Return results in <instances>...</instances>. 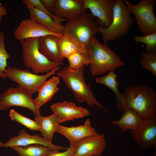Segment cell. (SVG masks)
Instances as JSON below:
<instances>
[{"mask_svg":"<svg viewBox=\"0 0 156 156\" xmlns=\"http://www.w3.org/2000/svg\"><path fill=\"white\" fill-rule=\"evenodd\" d=\"M35 120L38 125L39 131L41 132L43 138L48 142L52 143L53 134L56 132L60 124L56 114L53 113L47 117L41 115L36 116Z\"/></svg>","mask_w":156,"mask_h":156,"instance_id":"21","label":"cell"},{"mask_svg":"<svg viewBox=\"0 0 156 156\" xmlns=\"http://www.w3.org/2000/svg\"><path fill=\"white\" fill-rule=\"evenodd\" d=\"M58 47L61 57L66 58L70 55L77 52H84L87 49L67 33L63 32L58 38Z\"/></svg>","mask_w":156,"mask_h":156,"instance_id":"23","label":"cell"},{"mask_svg":"<svg viewBox=\"0 0 156 156\" xmlns=\"http://www.w3.org/2000/svg\"><path fill=\"white\" fill-rule=\"evenodd\" d=\"M85 12L82 0H57L54 15L71 21Z\"/></svg>","mask_w":156,"mask_h":156,"instance_id":"17","label":"cell"},{"mask_svg":"<svg viewBox=\"0 0 156 156\" xmlns=\"http://www.w3.org/2000/svg\"><path fill=\"white\" fill-rule=\"evenodd\" d=\"M9 116L12 120L22 124L31 130H40L38 125L36 121L23 116L14 109L10 110Z\"/></svg>","mask_w":156,"mask_h":156,"instance_id":"28","label":"cell"},{"mask_svg":"<svg viewBox=\"0 0 156 156\" xmlns=\"http://www.w3.org/2000/svg\"><path fill=\"white\" fill-rule=\"evenodd\" d=\"M60 68V66L57 67L49 72L40 75L32 73L28 70L7 66L5 74L6 77L17 83L19 88L32 95L38 92L47 79L55 74Z\"/></svg>","mask_w":156,"mask_h":156,"instance_id":"6","label":"cell"},{"mask_svg":"<svg viewBox=\"0 0 156 156\" xmlns=\"http://www.w3.org/2000/svg\"><path fill=\"white\" fill-rule=\"evenodd\" d=\"M140 64L143 69L156 77V51L143 52Z\"/></svg>","mask_w":156,"mask_h":156,"instance_id":"27","label":"cell"},{"mask_svg":"<svg viewBox=\"0 0 156 156\" xmlns=\"http://www.w3.org/2000/svg\"><path fill=\"white\" fill-rule=\"evenodd\" d=\"M25 6L29 12L30 18L44 26L54 33L59 34L64 32V25L56 22L46 13L36 8L29 5Z\"/></svg>","mask_w":156,"mask_h":156,"instance_id":"19","label":"cell"},{"mask_svg":"<svg viewBox=\"0 0 156 156\" xmlns=\"http://www.w3.org/2000/svg\"><path fill=\"white\" fill-rule=\"evenodd\" d=\"M84 70L82 67L77 71H71L66 66L56 74L72 91L77 102L81 103L85 102L89 106L92 107L95 105L107 111L94 97L90 85L86 83L83 76Z\"/></svg>","mask_w":156,"mask_h":156,"instance_id":"3","label":"cell"},{"mask_svg":"<svg viewBox=\"0 0 156 156\" xmlns=\"http://www.w3.org/2000/svg\"><path fill=\"white\" fill-rule=\"evenodd\" d=\"M133 39L136 43L145 44L146 52L156 51V32L146 35L135 36Z\"/></svg>","mask_w":156,"mask_h":156,"instance_id":"30","label":"cell"},{"mask_svg":"<svg viewBox=\"0 0 156 156\" xmlns=\"http://www.w3.org/2000/svg\"><path fill=\"white\" fill-rule=\"evenodd\" d=\"M35 144H42L52 150L58 151L66 150L68 148L54 145L46 141L38 134L31 135L23 129L20 130L18 135L12 137L7 142H0V147L12 148L15 146H27Z\"/></svg>","mask_w":156,"mask_h":156,"instance_id":"14","label":"cell"},{"mask_svg":"<svg viewBox=\"0 0 156 156\" xmlns=\"http://www.w3.org/2000/svg\"><path fill=\"white\" fill-rule=\"evenodd\" d=\"M56 132L64 136L69 141L70 144L75 145L79 140L86 137L97 135L95 129L91 126L90 120L87 119L83 125L67 127L60 124Z\"/></svg>","mask_w":156,"mask_h":156,"instance_id":"16","label":"cell"},{"mask_svg":"<svg viewBox=\"0 0 156 156\" xmlns=\"http://www.w3.org/2000/svg\"><path fill=\"white\" fill-rule=\"evenodd\" d=\"M69 62L68 69L76 71L84 66L90 65V62L87 51L77 52L69 55L67 58Z\"/></svg>","mask_w":156,"mask_h":156,"instance_id":"26","label":"cell"},{"mask_svg":"<svg viewBox=\"0 0 156 156\" xmlns=\"http://www.w3.org/2000/svg\"><path fill=\"white\" fill-rule=\"evenodd\" d=\"M153 156H156V153L155 152L154 153Z\"/></svg>","mask_w":156,"mask_h":156,"instance_id":"35","label":"cell"},{"mask_svg":"<svg viewBox=\"0 0 156 156\" xmlns=\"http://www.w3.org/2000/svg\"><path fill=\"white\" fill-rule=\"evenodd\" d=\"M59 151L53 150L47 156H73L75 152L74 145L70 144L69 147L63 152Z\"/></svg>","mask_w":156,"mask_h":156,"instance_id":"32","label":"cell"},{"mask_svg":"<svg viewBox=\"0 0 156 156\" xmlns=\"http://www.w3.org/2000/svg\"><path fill=\"white\" fill-rule=\"evenodd\" d=\"M32 95L19 87H10L0 95V109L5 110L13 106L26 108L36 116H41Z\"/></svg>","mask_w":156,"mask_h":156,"instance_id":"9","label":"cell"},{"mask_svg":"<svg viewBox=\"0 0 156 156\" xmlns=\"http://www.w3.org/2000/svg\"><path fill=\"white\" fill-rule=\"evenodd\" d=\"M134 142L142 149L151 150L156 146V116L144 120L142 125L131 131Z\"/></svg>","mask_w":156,"mask_h":156,"instance_id":"11","label":"cell"},{"mask_svg":"<svg viewBox=\"0 0 156 156\" xmlns=\"http://www.w3.org/2000/svg\"><path fill=\"white\" fill-rule=\"evenodd\" d=\"M59 37L53 35L38 38L39 50L49 60L56 62H63L58 47Z\"/></svg>","mask_w":156,"mask_h":156,"instance_id":"18","label":"cell"},{"mask_svg":"<svg viewBox=\"0 0 156 156\" xmlns=\"http://www.w3.org/2000/svg\"><path fill=\"white\" fill-rule=\"evenodd\" d=\"M84 10L89 9L94 18H98L96 22L99 26L106 29L112 23L113 10L115 0H82Z\"/></svg>","mask_w":156,"mask_h":156,"instance_id":"10","label":"cell"},{"mask_svg":"<svg viewBox=\"0 0 156 156\" xmlns=\"http://www.w3.org/2000/svg\"><path fill=\"white\" fill-rule=\"evenodd\" d=\"M90 60L89 69L92 77L101 75L123 66L120 56L109 47L101 44L94 36L87 48Z\"/></svg>","mask_w":156,"mask_h":156,"instance_id":"2","label":"cell"},{"mask_svg":"<svg viewBox=\"0 0 156 156\" xmlns=\"http://www.w3.org/2000/svg\"><path fill=\"white\" fill-rule=\"evenodd\" d=\"M43 6L50 12H54L57 0H40Z\"/></svg>","mask_w":156,"mask_h":156,"instance_id":"33","label":"cell"},{"mask_svg":"<svg viewBox=\"0 0 156 156\" xmlns=\"http://www.w3.org/2000/svg\"><path fill=\"white\" fill-rule=\"evenodd\" d=\"M60 82V78L57 76H53L47 80L38 92L37 97L34 99L38 109H40L42 106L51 100L58 91L57 85Z\"/></svg>","mask_w":156,"mask_h":156,"instance_id":"22","label":"cell"},{"mask_svg":"<svg viewBox=\"0 0 156 156\" xmlns=\"http://www.w3.org/2000/svg\"><path fill=\"white\" fill-rule=\"evenodd\" d=\"M91 14L85 12L74 20L67 21L63 32L67 33L86 49L93 36L97 32L98 26Z\"/></svg>","mask_w":156,"mask_h":156,"instance_id":"7","label":"cell"},{"mask_svg":"<svg viewBox=\"0 0 156 156\" xmlns=\"http://www.w3.org/2000/svg\"><path fill=\"white\" fill-rule=\"evenodd\" d=\"M19 42L25 65L30 68L34 73H47L55 68L64 64L63 62L49 60L39 51L38 38H28Z\"/></svg>","mask_w":156,"mask_h":156,"instance_id":"5","label":"cell"},{"mask_svg":"<svg viewBox=\"0 0 156 156\" xmlns=\"http://www.w3.org/2000/svg\"><path fill=\"white\" fill-rule=\"evenodd\" d=\"M133 19L123 0H115L113 10L112 23L106 29L98 26L97 32L102 34L104 44L111 40L114 41L127 34Z\"/></svg>","mask_w":156,"mask_h":156,"instance_id":"4","label":"cell"},{"mask_svg":"<svg viewBox=\"0 0 156 156\" xmlns=\"http://www.w3.org/2000/svg\"><path fill=\"white\" fill-rule=\"evenodd\" d=\"M19 156H47L53 150L46 146L35 144L25 147L15 146L12 148Z\"/></svg>","mask_w":156,"mask_h":156,"instance_id":"25","label":"cell"},{"mask_svg":"<svg viewBox=\"0 0 156 156\" xmlns=\"http://www.w3.org/2000/svg\"><path fill=\"white\" fill-rule=\"evenodd\" d=\"M123 112V114L120 119L110 122L118 127L122 132L128 130H134L143 124L144 120L134 110L127 109Z\"/></svg>","mask_w":156,"mask_h":156,"instance_id":"20","label":"cell"},{"mask_svg":"<svg viewBox=\"0 0 156 156\" xmlns=\"http://www.w3.org/2000/svg\"><path fill=\"white\" fill-rule=\"evenodd\" d=\"M129 11L135 16L139 29L143 35L156 32V18L154 12L156 0H142L136 4L124 1Z\"/></svg>","mask_w":156,"mask_h":156,"instance_id":"8","label":"cell"},{"mask_svg":"<svg viewBox=\"0 0 156 156\" xmlns=\"http://www.w3.org/2000/svg\"><path fill=\"white\" fill-rule=\"evenodd\" d=\"M7 13V10L5 6L0 5V21L3 20L2 16L6 15Z\"/></svg>","mask_w":156,"mask_h":156,"instance_id":"34","label":"cell"},{"mask_svg":"<svg viewBox=\"0 0 156 156\" xmlns=\"http://www.w3.org/2000/svg\"><path fill=\"white\" fill-rule=\"evenodd\" d=\"M50 108L57 116L61 123L79 119L89 115L86 108L77 106L75 103L64 101L52 104Z\"/></svg>","mask_w":156,"mask_h":156,"instance_id":"15","label":"cell"},{"mask_svg":"<svg viewBox=\"0 0 156 156\" xmlns=\"http://www.w3.org/2000/svg\"><path fill=\"white\" fill-rule=\"evenodd\" d=\"M62 34L54 33L44 26L30 18L21 21L14 33L15 38L19 42L28 38H39L49 35L60 37Z\"/></svg>","mask_w":156,"mask_h":156,"instance_id":"13","label":"cell"},{"mask_svg":"<svg viewBox=\"0 0 156 156\" xmlns=\"http://www.w3.org/2000/svg\"><path fill=\"white\" fill-rule=\"evenodd\" d=\"M123 94V101L116 106L120 111L132 109L144 120L156 116V92L153 88L146 85H131Z\"/></svg>","mask_w":156,"mask_h":156,"instance_id":"1","label":"cell"},{"mask_svg":"<svg viewBox=\"0 0 156 156\" xmlns=\"http://www.w3.org/2000/svg\"><path fill=\"white\" fill-rule=\"evenodd\" d=\"M4 34L0 32V78L4 79L6 78L5 71L7 67V61L10 57L5 46Z\"/></svg>","mask_w":156,"mask_h":156,"instance_id":"29","label":"cell"},{"mask_svg":"<svg viewBox=\"0 0 156 156\" xmlns=\"http://www.w3.org/2000/svg\"><path fill=\"white\" fill-rule=\"evenodd\" d=\"M96 81L105 85L112 91L116 97L117 103L116 105H119L123 102L124 95L119 90L118 83L114 70L110 71L105 76L96 78Z\"/></svg>","mask_w":156,"mask_h":156,"instance_id":"24","label":"cell"},{"mask_svg":"<svg viewBox=\"0 0 156 156\" xmlns=\"http://www.w3.org/2000/svg\"><path fill=\"white\" fill-rule=\"evenodd\" d=\"M22 2L25 5H29L42 10L59 23L61 24V22L67 21L66 18L58 17L50 12L43 6L40 0H23Z\"/></svg>","mask_w":156,"mask_h":156,"instance_id":"31","label":"cell"},{"mask_svg":"<svg viewBox=\"0 0 156 156\" xmlns=\"http://www.w3.org/2000/svg\"><path fill=\"white\" fill-rule=\"evenodd\" d=\"M107 144L104 135H97L86 137L74 145L73 156H100Z\"/></svg>","mask_w":156,"mask_h":156,"instance_id":"12","label":"cell"}]
</instances>
